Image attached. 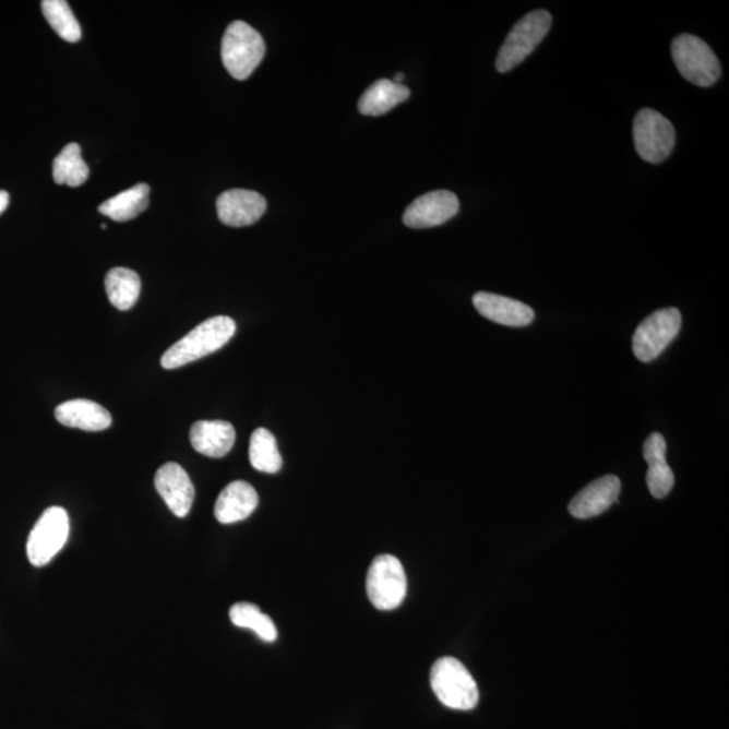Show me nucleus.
<instances>
[{
  "label": "nucleus",
  "mask_w": 729,
  "mask_h": 729,
  "mask_svg": "<svg viewBox=\"0 0 729 729\" xmlns=\"http://www.w3.org/2000/svg\"><path fill=\"white\" fill-rule=\"evenodd\" d=\"M150 186L144 184V182L136 184L101 203L99 213L116 222L134 219L150 206Z\"/></svg>",
  "instance_id": "aec40b11"
},
{
  "label": "nucleus",
  "mask_w": 729,
  "mask_h": 729,
  "mask_svg": "<svg viewBox=\"0 0 729 729\" xmlns=\"http://www.w3.org/2000/svg\"><path fill=\"white\" fill-rule=\"evenodd\" d=\"M431 688L435 696L447 708L470 710L478 703L475 678L458 659L443 657L431 669Z\"/></svg>",
  "instance_id": "7ed1b4c3"
},
{
  "label": "nucleus",
  "mask_w": 729,
  "mask_h": 729,
  "mask_svg": "<svg viewBox=\"0 0 729 729\" xmlns=\"http://www.w3.org/2000/svg\"><path fill=\"white\" fill-rule=\"evenodd\" d=\"M231 623L249 629L259 635L260 640L272 643L277 640V629L273 620L254 603L238 602L230 609Z\"/></svg>",
  "instance_id": "b1692460"
},
{
  "label": "nucleus",
  "mask_w": 729,
  "mask_h": 729,
  "mask_svg": "<svg viewBox=\"0 0 729 729\" xmlns=\"http://www.w3.org/2000/svg\"><path fill=\"white\" fill-rule=\"evenodd\" d=\"M88 176L89 168L84 163L82 150L77 144H68L55 159V181L60 186L76 188L84 184Z\"/></svg>",
  "instance_id": "5701e85b"
},
{
  "label": "nucleus",
  "mask_w": 729,
  "mask_h": 729,
  "mask_svg": "<svg viewBox=\"0 0 729 729\" xmlns=\"http://www.w3.org/2000/svg\"><path fill=\"white\" fill-rule=\"evenodd\" d=\"M250 464L255 470L275 475L283 468V458L277 449L276 438L266 429H258L250 438Z\"/></svg>",
  "instance_id": "4be33fe9"
},
{
  "label": "nucleus",
  "mask_w": 729,
  "mask_h": 729,
  "mask_svg": "<svg viewBox=\"0 0 729 729\" xmlns=\"http://www.w3.org/2000/svg\"><path fill=\"white\" fill-rule=\"evenodd\" d=\"M236 330V322L229 316L210 318L164 352L162 367L178 369L213 355L235 337Z\"/></svg>",
  "instance_id": "f257e3e1"
},
{
  "label": "nucleus",
  "mask_w": 729,
  "mask_h": 729,
  "mask_svg": "<svg viewBox=\"0 0 729 729\" xmlns=\"http://www.w3.org/2000/svg\"><path fill=\"white\" fill-rule=\"evenodd\" d=\"M259 505V494L247 481L230 482L220 492L215 503L214 514L222 524H232L248 519Z\"/></svg>",
  "instance_id": "f3484780"
},
{
  "label": "nucleus",
  "mask_w": 729,
  "mask_h": 729,
  "mask_svg": "<svg viewBox=\"0 0 729 729\" xmlns=\"http://www.w3.org/2000/svg\"><path fill=\"white\" fill-rule=\"evenodd\" d=\"M458 211L459 201L455 193L446 190L432 191L409 204L403 222L411 229H430L446 224Z\"/></svg>",
  "instance_id": "9d476101"
},
{
  "label": "nucleus",
  "mask_w": 729,
  "mask_h": 729,
  "mask_svg": "<svg viewBox=\"0 0 729 729\" xmlns=\"http://www.w3.org/2000/svg\"><path fill=\"white\" fill-rule=\"evenodd\" d=\"M634 142L637 155L647 163L659 164L674 150L676 130L662 113L643 108L634 119Z\"/></svg>",
  "instance_id": "1a4fd4ad"
},
{
  "label": "nucleus",
  "mask_w": 729,
  "mask_h": 729,
  "mask_svg": "<svg viewBox=\"0 0 729 729\" xmlns=\"http://www.w3.org/2000/svg\"><path fill=\"white\" fill-rule=\"evenodd\" d=\"M155 486L174 515L186 517L190 514L195 500V488L190 476L179 464L163 465L156 473Z\"/></svg>",
  "instance_id": "9b49d317"
},
{
  "label": "nucleus",
  "mask_w": 729,
  "mask_h": 729,
  "mask_svg": "<svg viewBox=\"0 0 729 729\" xmlns=\"http://www.w3.org/2000/svg\"><path fill=\"white\" fill-rule=\"evenodd\" d=\"M10 203V195L5 191H0V215L4 213L5 210H8Z\"/></svg>",
  "instance_id": "a878e982"
},
{
  "label": "nucleus",
  "mask_w": 729,
  "mask_h": 729,
  "mask_svg": "<svg viewBox=\"0 0 729 729\" xmlns=\"http://www.w3.org/2000/svg\"><path fill=\"white\" fill-rule=\"evenodd\" d=\"M671 56L678 72L698 87H710L721 75L719 59L702 38L681 34L671 44Z\"/></svg>",
  "instance_id": "39448f33"
},
{
  "label": "nucleus",
  "mask_w": 729,
  "mask_h": 729,
  "mask_svg": "<svg viewBox=\"0 0 729 729\" xmlns=\"http://www.w3.org/2000/svg\"><path fill=\"white\" fill-rule=\"evenodd\" d=\"M192 447L210 458H222L236 443V430L229 421L199 420L190 432Z\"/></svg>",
  "instance_id": "dca6fc26"
},
{
  "label": "nucleus",
  "mask_w": 729,
  "mask_h": 729,
  "mask_svg": "<svg viewBox=\"0 0 729 729\" xmlns=\"http://www.w3.org/2000/svg\"><path fill=\"white\" fill-rule=\"evenodd\" d=\"M681 326V312L673 307L653 312L637 326L632 338V350L637 360L652 362L662 355L680 334Z\"/></svg>",
  "instance_id": "6e6552de"
},
{
  "label": "nucleus",
  "mask_w": 729,
  "mask_h": 729,
  "mask_svg": "<svg viewBox=\"0 0 729 729\" xmlns=\"http://www.w3.org/2000/svg\"><path fill=\"white\" fill-rule=\"evenodd\" d=\"M666 452L668 444L659 432H653L643 444V457L648 464L647 487L655 499L666 498L674 487V473L666 461Z\"/></svg>",
  "instance_id": "2eb2a0df"
},
{
  "label": "nucleus",
  "mask_w": 729,
  "mask_h": 729,
  "mask_svg": "<svg viewBox=\"0 0 729 729\" xmlns=\"http://www.w3.org/2000/svg\"><path fill=\"white\" fill-rule=\"evenodd\" d=\"M367 591L370 602L380 611H392L402 606L407 595V575L396 557L374 558L369 567Z\"/></svg>",
  "instance_id": "423d86ee"
},
{
  "label": "nucleus",
  "mask_w": 729,
  "mask_h": 729,
  "mask_svg": "<svg viewBox=\"0 0 729 729\" xmlns=\"http://www.w3.org/2000/svg\"><path fill=\"white\" fill-rule=\"evenodd\" d=\"M403 80H404L403 73H396L395 79H393L392 82H395L397 84H402Z\"/></svg>",
  "instance_id": "bb28decb"
},
{
  "label": "nucleus",
  "mask_w": 729,
  "mask_h": 729,
  "mask_svg": "<svg viewBox=\"0 0 729 729\" xmlns=\"http://www.w3.org/2000/svg\"><path fill=\"white\" fill-rule=\"evenodd\" d=\"M552 19L549 11L535 10L524 15L517 24L512 27L505 41L501 45L495 68L500 73H506L522 64L529 55L543 41L550 32Z\"/></svg>",
  "instance_id": "20e7f679"
},
{
  "label": "nucleus",
  "mask_w": 729,
  "mask_h": 729,
  "mask_svg": "<svg viewBox=\"0 0 729 729\" xmlns=\"http://www.w3.org/2000/svg\"><path fill=\"white\" fill-rule=\"evenodd\" d=\"M409 95H411V91L406 85L397 84L392 82V80L381 79L364 91L360 101H358V110L363 116H384L392 108L407 100Z\"/></svg>",
  "instance_id": "6ab92c4d"
},
{
  "label": "nucleus",
  "mask_w": 729,
  "mask_h": 729,
  "mask_svg": "<svg viewBox=\"0 0 729 729\" xmlns=\"http://www.w3.org/2000/svg\"><path fill=\"white\" fill-rule=\"evenodd\" d=\"M218 218L222 224L230 227L254 225L265 214L266 201L259 192L248 190H229L216 201Z\"/></svg>",
  "instance_id": "f8f14e48"
},
{
  "label": "nucleus",
  "mask_w": 729,
  "mask_h": 729,
  "mask_svg": "<svg viewBox=\"0 0 729 729\" xmlns=\"http://www.w3.org/2000/svg\"><path fill=\"white\" fill-rule=\"evenodd\" d=\"M105 286L108 300L119 311L130 310L140 298L141 278L128 267H113L108 272Z\"/></svg>",
  "instance_id": "412c9836"
},
{
  "label": "nucleus",
  "mask_w": 729,
  "mask_h": 729,
  "mask_svg": "<svg viewBox=\"0 0 729 729\" xmlns=\"http://www.w3.org/2000/svg\"><path fill=\"white\" fill-rule=\"evenodd\" d=\"M55 417L62 426L84 431H104L112 423L111 414L105 407L85 398L60 404Z\"/></svg>",
  "instance_id": "a211bd4d"
},
{
  "label": "nucleus",
  "mask_w": 729,
  "mask_h": 729,
  "mask_svg": "<svg viewBox=\"0 0 729 729\" xmlns=\"http://www.w3.org/2000/svg\"><path fill=\"white\" fill-rule=\"evenodd\" d=\"M473 304L488 321L503 326L526 327L535 318L531 307L501 295L478 292L473 296Z\"/></svg>",
  "instance_id": "4468645a"
},
{
  "label": "nucleus",
  "mask_w": 729,
  "mask_h": 729,
  "mask_svg": "<svg viewBox=\"0 0 729 729\" xmlns=\"http://www.w3.org/2000/svg\"><path fill=\"white\" fill-rule=\"evenodd\" d=\"M70 516L61 506H50L28 535L26 552L33 566L48 565L70 537Z\"/></svg>",
  "instance_id": "0eeeda50"
},
{
  "label": "nucleus",
  "mask_w": 729,
  "mask_h": 729,
  "mask_svg": "<svg viewBox=\"0 0 729 729\" xmlns=\"http://www.w3.org/2000/svg\"><path fill=\"white\" fill-rule=\"evenodd\" d=\"M41 8L48 24L60 38L68 43H77L82 38V27L65 0H44Z\"/></svg>",
  "instance_id": "393cba45"
},
{
  "label": "nucleus",
  "mask_w": 729,
  "mask_h": 729,
  "mask_svg": "<svg viewBox=\"0 0 729 729\" xmlns=\"http://www.w3.org/2000/svg\"><path fill=\"white\" fill-rule=\"evenodd\" d=\"M622 482L613 475H608L590 482L569 504V512L577 519H590L611 509L617 503Z\"/></svg>",
  "instance_id": "ddd939ff"
},
{
  "label": "nucleus",
  "mask_w": 729,
  "mask_h": 729,
  "mask_svg": "<svg viewBox=\"0 0 729 729\" xmlns=\"http://www.w3.org/2000/svg\"><path fill=\"white\" fill-rule=\"evenodd\" d=\"M266 52L264 38L247 22L236 21L222 39V61L237 80H247L261 64Z\"/></svg>",
  "instance_id": "f03ea898"
}]
</instances>
